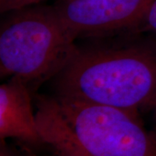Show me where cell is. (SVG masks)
<instances>
[{"instance_id":"52a82bcc","label":"cell","mask_w":156,"mask_h":156,"mask_svg":"<svg viewBox=\"0 0 156 156\" xmlns=\"http://www.w3.org/2000/svg\"><path fill=\"white\" fill-rule=\"evenodd\" d=\"M44 0H0V11L2 13L30 6Z\"/></svg>"},{"instance_id":"30bf717a","label":"cell","mask_w":156,"mask_h":156,"mask_svg":"<svg viewBox=\"0 0 156 156\" xmlns=\"http://www.w3.org/2000/svg\"><path fill=\"white\" fill-rule=\"evenodd\" d=\"M56 156H79V155H76V154H64V153H60V152H58V154Z\"/></svg>"},{"instance_id":"5b68a950","label":"cell","mask_w":156,"mask_h":156,"mask_svg":"<svg viewBox=\"0 0 156 156\" xmlns=\"http://www.w3.org/2000/svg\"><path fill=\"white\" fill-rule=\"evenodd\" d=\"M7 138L30 144L44 142L33 111L30 87L17 76L0 86V139L3 141Z\"/></svg>"},{"instance_id":"3957f363","label":"cell","mask_w":156,"mask_h":156,"mask_svg":"<svg viewBox=\"0 0 156 156\" xmlns=\"http://www.w3.org/2000/svg\"><path fill=\"white\" fill-rule=\"evenodd\" d=\"M0 26V76H17L29 87L58 73L77 50L76 37L51 6L9 11Z\"/></svg>"},{"instance_id":"9c48e42d","label":"cell","mask_w":156,"mask_h":156,"mask_svg":"<svg viewBox=\"0 0 156 156\" xmlns=\"http://www.w3.org/2000/svg\"><path fill=\"white\" fill-rule=\"evenodd\" d=\"M0 156H13L11 155V154L6 150L5 148H4L3 147H1V153H0Z\"/></svg>"},{"instance_id":"6da1fadb","label":"cell","mask_w":156,"mask_h":156,"mask_svg":"<svg viewBox=\"0 0 156 156\" xmlns=\"http://www.w3.org/2000/svg\"><path fill=\"white\" fill-rule=\"evenodd\" d=\"M56 96L139 115L156 101V43L136 37L79 48L56 76Z\"/></svg>"},{"instance_id":"277c9868","label":"cell","mask_w":156,"mask_h":156,"mask_svg":"<svg viewBox=\"0 0 156 156\" xmlns=\"http://www.w3.org/2000/svg\"><path fill=\"white\" fill-rule=\"evenodd\" d=\"M153 0H58L52 7L77 38L134 29Z\"/></svg>"},{"instance_id":"7a4b0ae2","label":"cell","mask_w":156,"mask_h":156,"mask_svg":"<svg viewBox=\"0 0 156 156\" xmlns=\"http://www.w3.org/2000/svg\"><path fill=\"white\" fill-rule=\"evenodd\" d=\"M36 119L43 141L79 156H156V133L139 115L65 97L37 96Z\"/></svg>"},{"instance_id":"8992f818","label":"cell","mask_w":156,"mask_h":156,"mask_svg":"<svg viewBox=\"0 0 156 156\" xmlns=\"http://www.w3.org/2000/svg\"><path fill=\"white\" fill-rule=\"evenodd\" d=\"M126 35H144L156 43V0H153L148 10L146 12L145 16L139 24L132 30L126 33Z\"/></svg>"},{"instance_id":"ba28073f","label":"cell","mask_w":156,"mask_h":156,"mask_svg":"<svg viewBox=\"0 0 156 156\" xmlns=\"http://www.w3.org/2000/svg\"><path fill=\"white\" fill-rule=\"evenodd\" d=\"M150 110L153 113V118H154V122L155 123V130H154V132L156 133V101H154V103L153 104V106L150 108Z\"/></svg>"}]
</instances>
